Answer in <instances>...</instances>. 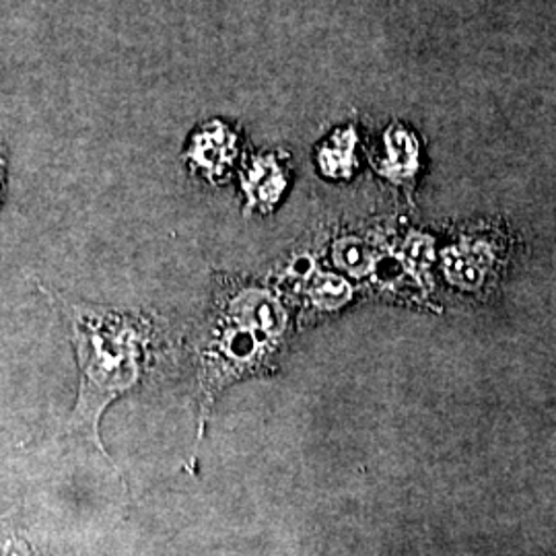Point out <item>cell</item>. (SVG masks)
Listing matches in <instances>:
<instances>
[{
  "instance_id": "6da1fadb",
  "label": "cell",
  "mask_w": 556,
  "mask_h": 556,
  "mask_svg": "<svg viewBox=\"0 0 556 556\" xmlns=\"http://www.w3.org/2000/svg\"><path fill=\"white\" fill-rule=\"evenodd\" d=\"M59 299L68 321L79 363V400L66 433L89 439L110 459L100 438V420L108 406L140 383L151 326L144 318L100 305Z\"/></svg>"
},
{
  "instance_id": "7a4b0ae2",
  "label": "cell",
  "mask_w": 556,
  "mask_h": 556,
  "mask_svg": "<svg viewBox=\"0 0 556 556\" xmlns=\"http://www.w3.org/2000/svg\"><path fill=\"white\" fill-rule=\"evenodd\" d=\"M280 330L277 301L256 287L241 289L220 303L202 349V413L229 381L258 371L275 351Z\"/></svg>"
},
{
  "instance_id": "3957f363",
  "label": "cell",
  "mask_w": 556,
  "mask_h": 556,
  "mask_svg": "<svg viewBox=\"0 0 556 556\" xmlns=\"http://www.w3.org/2000/svg\"><path fill=\"white\" fill-rule=\"evenodd\" d=\"M238 155L239 135L220 119L199 128L186 151V160L192 169L202 172V176L213 184L225 181Z\"/></svg>"
},
{
  "instance_id": "277c9868",
  "label": "cell",
  "mask_w": 556,
  "mask_h": 556,
  "mask_svg": "<svg viewBox=\"0 0 556 556\" xmlns=\"http://www.w3.org/2000/svg\"><path fill=\"white\" fill-rule=\"evenodd\" d=\"M241 190L245 194L248 211L266 215L277 206L287 190V167L278 160L277 153L252 157L241 174Z\"/></svg>"
},
{
  "instance_id": "5b68a950",
  "label": "cell",
  "mask_w": 556,
  "mask_h": 556,
  "mask_svg": "<svg viewBox=\"0 0 556 556\" xmlns=\"http://www.w3.org/2000/svg\"><path fill=\"white\" fill-rule=\"evenodd\" d=\"M0 556H31L27 546L17 540H4L0 542Z\"/></svg>"
},
{
  "instance_id": "8992f818",
  "label": "cell",
  "mask_w": 556,
  "mask_h": 556,
  "mask_svg": "<svg viewBox=\"0 0 556 556\" xmlns=\"http://www.w3.org/2000/svg\"><path fill=\"white\" fill-rule=\"evenodd\" d=\"M4 178H7V160H4V151L0 147V194H2V188H4Z\"/></svg>"
}]
</instances>
